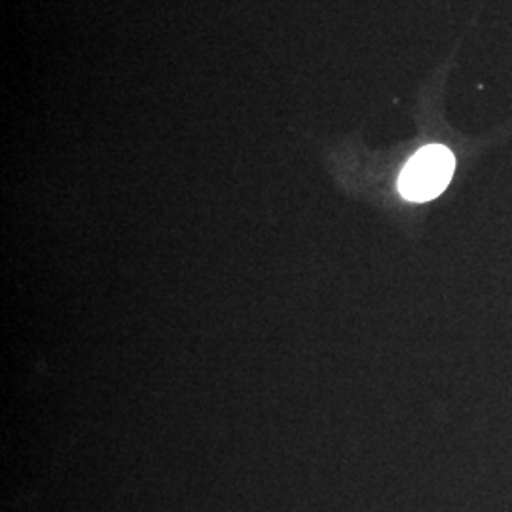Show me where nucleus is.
Returning <instances> with one entry per match:
<instances>
[{
	"label": "nucleus",
	"instance_id": "f257e3e1",
	"mask_svg": "<svg viewBox=\"0 0 512 512\" xmlns=\"http://www.w3.org/2000/svg\"><path fill=\"white\" fill-rule=\"evenodd\" d=\"M456 158L450 148L429 145L418 150L399 177V192L410 202H429L440 196L454 177Z\"/></svg>",
	"mask_w": 512,
	"mask_h": 512
}]
</instances>
